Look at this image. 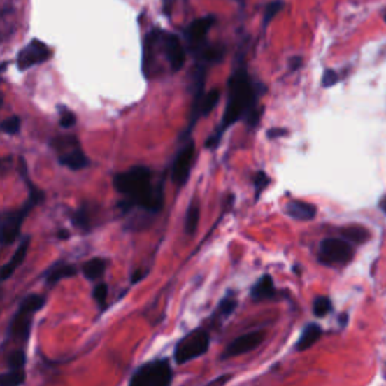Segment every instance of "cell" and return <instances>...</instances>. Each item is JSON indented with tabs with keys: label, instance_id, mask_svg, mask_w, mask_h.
Listing matches in <instances>:
<instances>
[{
	"label": "cell",
	"instance_id": "1",
	"mask_svg": "<svg viewBox=\"0 0 386 386\" xmlns=\"http://www.w3.org/2000/svg\"><path fill=\"white\" fill-rule=\"evenodd\" d=\"M258 100V92L257 86L250 80L248 76V71L245 65H240L238 69L233 73L228 80V104L224 113V118H222L220 127L213 136L208 138L206 142L207 148H215L220 142L222 134L224 131L231 127V125L236 124L241 117H248V115L255 109V104Z\"/></svg>",
	"mask_w": 386,
	"mask_h": 386
},
{
	"label": "cell",
	"instance_id": "2",
	"mask_svg": "<svg viewBox=\"0 0 386 386\" xmlns=\"http://www.w3.org/2000/svg\"><path fill=\"white\" fill-rule=\"evenodd\" d=\"M113 186L127 198L120 204L121 208L129 211L133 206L157 213L163 206L162 189L152 187L151 171L145 166H134L129 171L117 173L113 178Z\"/></svg>",
	"mask_w": 386,
	"mask_h": 386
},
{
	"label": "cell",
	"instance_id": "3",
	"mask_svg": "<svg viewBox=\"0 0 386 386\" xmlns=\"http://www.w3.org/2000/svg\"><path fill=\"white\" fill-rule=\"evenodd\" d=\"M45 305V296L43 294H31L27 296L22 302L18 311L15 313L14 318L9 324V332L17 340H27L29 332H31V324H32V317L36 311H40L41 308Z\"/></svg>",
	"mask_w": 386,
	"mask_h": 386
},
{
	"label": "cell",
	"instance_id": "4",
	"mask_svg": "<svg viewBox=\"0 0 386 386\" xmlns=\"http://www.w3.org/2000/svg\"><path fill=\"white\" fill-rule=\"evenodd\" d=\"M355 257L353 243L349 240L331 237L324 238L318 249V262L324 266H344Z\"/></svg>",
	"mask_w": 386,
	"mask_h": 386
},
{
	"label": "cell",
	"instance_id": "5",
	"mask_svg": "<svg viewBox=\"0 0 386 386\" xmlns=\"http://www.w3.org/2000/svg\"><path fill=\"white\" fill-rule=\"evenodd\" d=\"M210 347V335L206 329H196L177 344L173 358L177 364H186L206 355Z\"/></svg>",
	"mask_w": 386,
	"mask_h": 386
},
{
	"label": "cell",
	"instance_id": "6",
	"mask_svg": "<svg viewBox=\"0 0 386 386\" xmlns=\"http://www.w3.org/2000/svg\"><path fill=\"white\" fill-rule=\"evenodd\" d=\"M172 382V370L168 361H152L142 365L133 374V386H166Z\"/></svg>",
	"mask_w": 386,
	"mask_h": 386
},
{
	"label": "cell",
	"instance_id": "7",
	"mask_svg": "<svg viewBox=\"0 0 386 386\" xmlns=\"http://www.w3.org/2000/svg\"><path fill=\"white\" fill-rule=\"evenodd\" d=\"M44 195L41 192L35 190L34 187H31V196H29V201L26 207H23L22 210L18 211H9V213L3 215L2 219V243L11 245L17 240L18 234H20V228L23 220L26 217V215L29 213V210H31L34 206L38 204V201L43 199Z\"/></svg>",
	"mask_w": 386,
	"mask_h": 386
},
{
	"label": "cell",
	"instance_id": "8",
	"mask_svg": "<svg viewBox=\"0 0 386 386\" xmlns=\"http://www.w3.org/2000/svg\"><path fill=\"white\" fill-rule=\"evenodd\" d=\"M193 156H195V145H193V142H189L178 151L176 160L172 163V171H171V178L173 181V185L177 186L186 185V181L190 176Z\"/></svg>",
	"mask_w": 386,
	"mask_h": 386
},
{
	"label": "cell",
	"instance_id": "9",
	"mask_svg": "<svg viewBox=\"0 0 386 386\" xmlns=\"http://www.w3.org/2000/svg\"><path fill=\"white\" fill-rule=\"evenodd\" d=\"M52 56L50 48H48L44 43L34 40L31 44L26 45L23 50L18 53L17 65L22 71L29 70L31 66L45 62L48 57Z\"/></svg>",
	"mask_w": 386,
	"mask_h": 386
},
{
	"label": "cell",
	"instance_id": "10",
	"mask_svg": "<svg viewBox=\"0 0 386 386\" xmlns=\"http://www.w3.org/2000/svg\"><path fill=\"white\" fill-rule=\"evenodd\" d=\"M264 336H266V332L263 329H259L236 338V340L227 347L224 358H234V356L243 355L257 349V347L264 341Z\"/></svg>",
	"mask_w": 386,
	"mask_h": 386
},
{
	"label": "cell",
	"instance_id": "11",
	"mask_svg": "<svg viewBox=\"0 0 386 386\" xmlns=\"http://www.w3.org/2000/svg\"><path fill=\"white\" fill-rule=\"evenodd\" d=\"M216 23V18L213 15L198 18L186 29V38L190 48L193 52H199L204 47V40L208 34V31Z\"/></svg>",
	"mask_w": 386,
	"mask_h": 386
},
{
	"label": "cell",
	"instance_id": "12",
	"mask_svg": "<svg viewBox=\"0 0 386 386\" xmlns=\"http://www.w3.org/2000/svg\"><path fill=\"white\" fill-rule=\"evenodd\" d=\"M163 48H165V55L168 57L171 70L173 73L180 71L186 62V52L180 38L173 34L165 35V38H163Z\"/></svg>",
	"mask_w": 386,
	"mask_h": 386
},
{
	"label": "cell",
	"instance_id": "13",
	"mask_svg": "<svg viewBox=\"0 0 386 386\" xmlns=\"http://www.w3.org/2000/svg\"><path fill=\"white\" fill-rule=\"evenodd\" d=\"M275 296H276V290H275L273 279L270 275H263L252 287V290H250V297H252L255 302L269 301V299H273Z\"/></svg>",
	"mask_w": 386,
	"mask_h": 386
},
{
	"label": "cell",
	"instance_id": "14",
	"mask_svg": "<svg viewBox=\"0 0 386 386\" xmlns=\"http://www.w3.org/2000/svg\"><path fill=\"white\" fill-rule=\"evenodd\" d=\"M29 241H31V238L26 237L20 243V246L17 248L15 252L13 254L11 259H9V262L3 266V269H2V279H3V281H6L8 278H11L15 270L23 264L26 254H27V249H29Z\"/></svg>",
	"mask_w": 386,
	"mask_h": 386
},
{
	"label": "cell",
	"instance_id": "15",
	"mask_svg": "<svg viewBox=\"0 0 386 386\" xmlns=\"http://www.w3.org/2000/svg\"><path fill=\"white\" fill-rule=\"evenodd\" d=\"M59 163L71 171H79L90 165L88 157H86V154L82 151L80 147L74 148L71 151H66L64 154H59Z\"/></svg>",
	"mask_w": 386,
	"mask_h": 386
},
{
	"label": "cell",
	"instance_id": "16",
	"mask_svg": "<svg viewBox=\"0 0 386 386\" xmlns=\"http://www.w3.org/2000/svg\"><path fill=\"white\" fill-rule=\"evenodd\" d=\"M219 99H220V91L219 90H211L210 92L204 94V96H202V100L199 103V108H198L196 113L190 118L189 130L193 127V124H195L201 117H207V115L216 108V104L219 103Z\"/></svg>",
	"mask_w": 386,
	"mask_h": 386
},
{
	"label": "cell",
	"instance_id": "17",
	"mask_svg": "<svg viewBox=\"0 0 386 386\" xmlns=\"http://www.w3.org/2000/svg\"><path fill=\"white\" fill-rule=\"evenodd\" d=\"M287 213L296 220H313L317 215V208L313 204L302 201H292L287 206Z\"/></svg>",
	"mask_w": 386,
	"mask_h": 386
},
{
	"label": "cell",
	"instance_id": "18",
	"mask_svg": "<svg viewBox=\"0 0 386 386\" xmlns=\"http://www.w3.org/2000/svg\"><path fill=\"white\" fill-rule=\"evenodd\" d=\"M322 334H323V331L318 324H315V323L306 324L301 338H299V341L296 344V350H299V352L308 350L310 347H313L318 340H320Z\"/></svg>",
	"mask_w": 386,
	"mask_h": 386
},
{
	"label": "cell",
	"instance_id": "19",
	"mask_svg": "<svg viewBox=\"0 0 386 386\" xmlns=\"http://www.w3.org/2000/svg\"><path fill=\"white\" fill-rule=\"evenodd\" d=\"M76 275V267L69 264V263H56L55 266L50 267V270H47L45 279L48 284H56L57 281H61L64 278H70Z\"/></svg>",
	"mask_w": 386,
	"mask_h": 386
},
{
	"label": "cell",
	"instance_id": "20",
	"mask_svg": "<svg viewBox=\"0 0 386 386\" xmlns=\"http://www.w3.org/2000/svg\"><path fill=\"white\" fill-rule=\"evenodd\" d=\"M159 35H160V32L157 31V29H154V31L150 32L148 36L145 38V43H143V73H145V76H150L154 44L157 43Z\"/></svg>",
	"mask_w": 386,
	"mask_h": 386
},
{
	"label": "cell",
	"instance_id": "21",
	"mask_svg": "<svg viewBox=\"0 0 386 386\" xmlns=\"http://www.w3.org/2000/svg\"><path fill=\"white\" fill-rule=\"evenodd\" d=\"M106 272V259L103 258H92L90 262L83 264V275L90 279V281H96Z\"/></svg>",
	"mask_w": 386,
	"mask_h": 386
},
{
	"label": "cell",
	"instance_id": "22",
	"mask_svg": "<svg viewBox=\"0 0 386 386\" xmlns=\"http://www.w3.org/2000/svg\"><path fill=\"white\" fill-rule=\"evenodd\" d=\"M52 147L59 151V154H64L66 151H71L74 148H79V139H77L76 136H73V134H65V136H56L52 139L50 142Z\"/></svg>",
	"mask_w": 386,
	"mask_h": 386
},
{
	"label": "cell",
	"instance_id": "23",
	"mask_svg": "<svg viewBox=\"0 0 386 386\" xmlns=\"http://www.w3.org/2000/svg\"><path fill=\"white\" fill-rule=\"evenodd\" d=\"M343 237L353 245H362L370 237V233L364 227H349L343 229Z\"/></svg>",
	"mask_w": 386,
	"mask_h": 386
},
{
	"label": "cell",
	"instance_id": "24",
	"mask_svg": "<svg viewBox=\"0 0 386 386\" xmlns=\"http://www.w3.org/2000/svg\"><path fill=\"white\" fill-rule=\"evenodd\" d=\"M199 224V207L196 202H192L187 213H186V222H185V229L186 234L192 236L196 233V228Z\"/></svg>",
	"mask_w": 386,
	"mask_h": 386
},
{
	"label": "cell",
	"instance_id": "25",
	"mask_svg": "<svg viewBox=\"0 0 386 386\" xmlns=\"http://www.w3.org/2000/svg\"><path fill=\"white\" fill-rule=\"evenodd\" d=\"M24 380H26V376H24L23 369H18V370L11 369V371L2 374V378H0V385L2 386H18V385H23Z\"/></svg>",
	"mask_w": 386,
	"mask_h": 386
},
{
	"label": "cell",
	"instance_id": "26",
	"mask_svg": "<svg viewBox=\"0 0 386 386\" xmlns=\"http://www.w3.org/2000/svg\"><path fill=\"white\" fill-rule=\"evenodd\" d=\"M313 311L317 317H326L332 311V302L327 296H318L315 297L314 305H313Z\"/></svg>",
	"mask_w": 386,
	"mask_h": 386
},
{
	"label": "cell",
	"instance_id": "27",
	"mask_svg": "<svg viewBox=\"0 0 386 386\" xmlns=\"http://www.w3.org/2000/svg\"><path fill=\"white\" fill-rule=\"evenodd\" d=\"M24 364H26V355H24L23 350H15V352H13L11 355L8 356L9 369H14V370L23 369Z\"/></svg>",
	"mask_w": 386,
	"mask_h": 386
},
{
	"label": "cell",
	"instance_id": "28",
	"mask_svg": "<svg viewBox=\"0 0 386 386\" xmlns=\"http://www.w3.org/2000/svg\"><path fill=\"white\" fill-rule=\"evenodd\" d=\"M237 308V301L234 297H225L224 301L220 302V306H219V314L222 317H229L231 314L234 313V310Z\"/></svg>",
	"mask_w": 386,
	"mask_h": 386
},
{
	"label": "cell",
	"instance_id": "29",
	"mask_svg": "<svg viewBox=\"0 0 386 386\" xmlns=\"http://www.w3.org/2000/svg\"><path fill=\"white\" fill-rule=\"evenodd\" d=\"M269 186V177L267 173L263 171H258L254 176V187H255V193L257 198L262 195V192Z\"/></svg>",
	"mask_w": 386,
	"mask_h": 386
},
{
	"label": "cell",
	"instance_id": "30",
	"mask_svg": "<svg viewBox=\"0 0 386 386\" xmlns=\"http://www.w3.org/2000/svg\"><path fill=\"white\" fill-rule=\"evenodd\" d=\"M59 112H61V121H59L61 127L65 129V130L74 127V125H76V115L66 108H61Z\"/></svg>",
	"mask_w": 386,
	"mask_h": 386
},
{
	"label": "cell",
	"instance_id": "31",
	"mask_svg": "<svg viewBox=\"0 0 386 386\" xmlns=\"http://www.w3.org/2000/svg\"><path fill=\"white\" fill-rule=\"evenodd\" d=\"M108 293H109L108 284L100 283V284H96V285H95L92 296H94V299H95V302H96V303L104 305V302L108 301Z\"/></svg>",
	"mask_w": 386,
	"mask_h": 386
},
{
	"label": "cell",
	"instance_id": "32",
	"mask_svg": "<svg viewBox=\"0 0 386 386\" xmlns=\"http://www.w3.org/2000/svg\"><path fill=\"white\" fill-rule=\"evenodd\" d=\"M283 9V2H279V0H276V2H272L269 3L266 6V13H264V26H267L270 22L273 20L275 15L281 11Z\"/></svg>",
	"mask_w": 386,
	"mask_h": 386
},
{
	"label": "cell",
	"instance_id": "33",
	"mask_svg": "<svg viewBox=\"0 0 386 386\" xmlns=\"http://www.w3.org/2000/svg\"><path fill=\"white\" fill-rule=\"evenodd\" d=\"M20 125H22V121L18 117H9L3 121L2 124V130L8 134H15L18 133V130H20Z\"/></svg>",
	"mask_w": 386,
	"mask_h": 386
},
{
	"label": "cell",
	"instance_id": "34",
	"mask_svg": "<svg viewBox=\"0 0 386 386\" xmlns=\"http://www.w3.org/2000/svg\"><path fill=\"white\" fill-rule=\"evenodd\" d=\"M73 222H74V225L80 227V228H88L90 227V215H88V211H86L85 207H82L79 211H77V213L73 217Z\"/></svg>",
	"mask_w": 386,
	"mask_h": 386
},
{
	"label": "cell",
	"instance_id": "35",
	"mask_svg": "<svg viewBox=\"0 0 386 386\" xmlns=\"http://www.w3.org/2000/svg\"><path fill=\"white\" fill-rule=\"evenodd\" d=\"M338 80H340V76H338L336 71L326 70L324 74H323L322 85L324 86V88H331V86H334V85L338 83Z\"/></svg>",
	"mask_w": 386,
	"mask_h": 386
},
{
	"label": "cell",
	"instance_id": "36",
	"mask_svg": "<svg viewBox=\"0 0 386 386\" xmlns=\"http://www.w3.org/2000/svg\"><path fill=\"white\" fill-rule=\"evenodd\" d=\"M285 134H287V130H284V129H272V130H269L267 136L270 139H273V138H279V136H285Z\"/></svg>",
	"mask_w": 386,
	"mask_h": 386
},
{
	"label": "cell",
	"instance_id": "37",
	"mask_svg": "<svg viewBox=\"0 0 386 386\" xmlns=\"http://www.w3.org/2000/svg\"><path fill=\"white\" fill-rule=\"evenodd\" d=\"M301 65H302V57L296 56V57H293L292 61H290V70H292V71H296V70H297L299 66H301Z\"/></svg>",
	"mask_w": 386,
	"mask_h": 386
},
{
	"label": "cell",
	"instance_id": "38",
	"mask_svg": "<svg viewBox=\"0 0 386 386\" xmlns=\"http://www.w3.org/2000/svg\"><path fill=\"white\" fill-rule=\"evenodd\" d=\"M142 276H143V272H142V270H138V272L133 275V278H131V283H139Z\"/></svg>",
	"mask_w": 386,
	"mask_h": 386
},
{
	"label": "cell",
	"instance_id": "39",
	"mask_svg": "<svg viewBox=\"0 0 386 386\" xmlns=\"http://www.w3.org/2000/svg\"><path fill=\"white\" fill-rule=\"evenodd\" d=\"M379 208L386 215V196H383V198L379 201Z\"/></svg>",
	"mask_w": 386,
	"mask_h": 386
},
{
	"label": "cell",
	"instance_id": "40",
	"mask_svg": "<svg viewBox=\"0 0 386 386\" xmlns=\"http://www.w3.org/2000/svg\"><path fill=\"white\" fill-rule=\"evenodd\" d=\"M228 379H229L228 376H225V378H222V379H216V380H213L211 383H222V382H225V380H228Z\"/></svg>",
	"mask_w": 386,
	"mask_h": 386
},
{
	"label": "cell",
	"instance_id": "41",
	"mask_svg": "<svg viewBox=\"0 0 386 386\" xmlns=\"http://www.w3.org/2000/svg\"><path fill=\"white\" fill-rule=\"evenodd\" d=\"M385 22H386V14H385Z\"/></svg>",
	"mask_w": 386,
	"mask_h": 386
}]
</instances>
